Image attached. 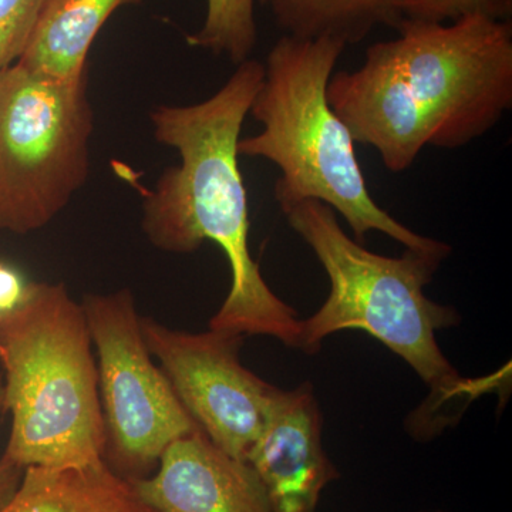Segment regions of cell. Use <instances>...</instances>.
I'll list each match as a JSON object with an SVG mask.
<instances>
[{"mask_svg":"<svg viewBox=\"0 0 512 512\" xmlns=\"http://www.w3.org/2000/svg\"><path fill=\"white\" fill-rule=\"evenodd\" d=\"M396 29V39L367 47L359 69L332 74L328 100L355 143L399 174L424 148L466 147L511 110L512 26L471 15L402 19Z\"/></svg>","mask_w":512,"mask_h":512,"instance_id":"obj_1","label":"cell"},{"mask_svg":"<svg viewBox=\"0 0 512 512\" xmlns=\"http://www.w3.org/2000/svg\"><path fill=\"white\" fill-rule=\"evenodd\" d=\"M262 79L264 64L248 59L207 100L153 110L154 137L177 151L180 164L167 168L146 195L141 227L161 251L191 254L211 241L227 256L231 289L210 329L272 336L298 348L301 319L271 291L249 252L238 143Z\"/></svg>","mask_w":512,"mask_h":512,"instance_id":"obj_2","label":"cell"},{"mask_svg":"<svg viewBox=\"0 0 512 512\" xmlns=\"http://www.w3.org/2000/svg\"><path fill=\"white\" fill-rule=\"evenodd\" d=\"M346 47L330 37L284 35L275 43L249 109L262 130L241 137L238 156L279 168L274 195L282 211L303 201L323 202L348 222L356 241L377 231L406 249L448 256V245L394 220L370 195L355 140L328 100L330 77Z\"/></svg>","mask_w":512,"mask_h":512,"instance_id":"obj_3","label":"cell"},{"mask_svg":"<svg viewBox=\"0 0 512 512\" xmlns=\"http://www.w3.org/2000/svg\"><path fill=\"white\" fill-rule=\"evenodd\" d=\"M83 306L64 284L29 282L0 315L2 412L12 416L2 460L22 468L104 461L99 370Z\"/></svg>","mask_w":512,"mask_h":512,"instance_id":"obj_4","label":"cell"},{"mask_svg":"<svg viewBox=\"0 0 512 512\" xmlns=\"http://www.w3.org/2000/svg\"><path fill=\"white\" fill-rule=\"evenodd\" d=\"M282 212L330 281L328 299L301 320L298 349L313 355L332 333L363 330L412 366L429 384L437 406L473 397L476 387L461 379L436 338L437 330L456 325L457 313L424 293L447 256L414 249L399 258L375 254L350 238L323 202L303 201Z\"/></svg>","mask_w":512,"mask_h":512,"instance_id":"obj_5","label":"cell"},{"mask_svg":"<svg viewBox=\"0 0 512 512\" xmlns=\"http://www.w3.org/2000/svg\"><path fill=\"white\" fill-rule=\"evenodd\" d=\"M94 113L87 76L0 70V231L45 228L86 184Z\"/></svg>","mask_w":512,"mask_h":512,"instance_id":"obj_6","label":"cell"},{"mask_svg":"<svg viewBox=\"0 0 512 512\" xmlns=\"http://www.w3.org/2000/svg\"><path fill=\"white\" fill-rule=\"evenodd\" d=\"M82 306L99 357L104 461L126 480L146 478L165 448L197 423L154 363L130 289L86 296Z\"/></svg>","mask_w":512,"mask_h":512,"instance_id":"obj_7","label":"cell"},{"mask_svg":"<svg viewBox=\"0 0 512 512\" xmlns=\"http://www.w3.org/2000/svg\"><path fill=\"white\" fill-rule=\"evenodd\" d=\"M140 322L151 356L192 420L215 446L247 461L279 389L239 362L244 336L181 332L151 318Z\"/></svg>","mask_w":512,"mask_h":512,"instance_id":"obj_8","label":"cell"},{"mask_svg":"<svg viewBox=\"0 0 512 512\" xmlns=\"http://www.w3.org/2000/svg\"><path fill=\"white\" fill-rule=\"evenodd\" d=\"M322 414L311 384L276 392L247 461L272 512H318L320 494L338 480L322 444Z\"/></svg>","mask_w":512,"mask_h":512,"instance_id":"obj_9","label":"cell"},{"mask_svg":"<svg viewBox=\"0 0 512 512\" xmlns=\"http://www.w3.org/2000/svg\"><path fill=\"white\" fill-rule=\"evenodd\" d=\"M128 483L151 512H272L251 464L215 446L200 427L165 448L153 476Z\"/></svg>","mask_w":512,"mask_h":512,"instance_id":"obj_10","label":"cell"},{"mask_svg":"<svg viewBox=\"0 0 512 512\" xmlns=\"http://www.w3.org/2000/svg\"><path fill=\"white\" fill-rule=\"evenodd\" d=\"M0 512H151L106 461L87 467H28Z\"/></svg>","mask_w":512,"mask_h":512,"instance_id":"obj_11","label":"cell"},{"mask_svg":"<svg viewBox=\"0 0 512 512\" xmlns=\"http://www.w3.org/2000/svg\"><path fill=\"white\" fill-rule=\"evenodd\" d=\"M144 0H49L25 53L26 69L59 80L87 76L90 47L107 20L123 6Z\"/></svg>","mask_w":512,"mask_h":512,"instance_id":"obj_12","label":"cell"},{"mask_svg":"<svg viewBox=\"0 0 512 512\" xmlns=\"http://www.w3.org/2000/svg\"><path fill=\"white\" fill-rule=\"evenodd\" d=\"M276 25L298 39L339 40L346 46L363 42L380 26L397 28L402 15L396 0H265Z\"/></svg>","mask_w":512,"mask_h":512,"instance_id":"obj_13","label":"cell"},{"mask_svg":"<svg viewBox=\"0 0 512 512\" xmlns=\"http://www.w3.org/2000/svg\"><path fill=\"white\" fill-rule=\"evenodd\" d=\"M256 0H207L200 30L188 36V45L227 56L234 64L249 59L258 42Z\"/></svg>","mask_w":512,"mask_h":512,"instance_id":"obj_14","label":"cell"},{"mask_svg":"<svg viewBox=\"0 0 512 512\" xmlns=\"http://www.w3.org/2000/svg\"><path fill=\"white\" fill-rule=\"evenodd\" d=\"M49 0H0V70L25 53Z\"/></svg>","mask_w":512,"mask_h":512,"instance_id":"obj_15","label":"cell"},{"mask_svg":"<svg viewBox=\"0 0 512 512\" xmlns=\"http://www.w3.org/2000/svg\"><path fill=\"white\" fill-rule=\"evenodd\" d=\"M402 19L447 23L471 15L507 20L512 0H396Z\"/></svg>","mask_w":512,"mask_h":512,"instance_id":"obj_16","label":"cell"},{"mask_svg":"<svg viewBox=\"0 0 512 512\" xmlns=\"http://www.w3.org/2000/svg\"><path fill=\"white\" fill-rule=\"evenodd\" d=\"M28 285L19 271L0 261V315L12 311L22 302Z\"/></svg>","mask_w":512,"mask_h":512,"instance_id":"obj_17","label":"cell"},{"mask_svg":"<svg viewBox=\"0 0 512 512\" xmlns=\"http://www.w3.org/2000/svg\"><path fill=\"white\" fill-rule=\"evenodd\" d=\"M3 404V376H0V410ZM22 468L12 466L0 458V510L12 500L23 477Z\"/></svg>","mask_w":512,"mask_h":512,"instance_id":"obj_18","label":"cell"}]
</instances>
